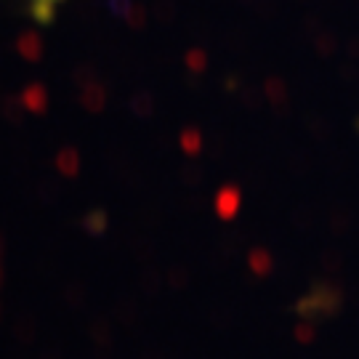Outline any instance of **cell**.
<instances>
[{
  "mask_svg": "<svg viewBox=\"0 0 359 359\" xmlns=\"http://www.w3.org/2000/svg\"><path fill=\"white\" fill-rule=\"evenodd\" d=\"M19 96H22V102H25L27 112H32V115H46V112H48L51 93H48V88H46L43 83H27Z\"/></svg>",
  "mask_w": 359,
  "mask_h": 359,
  "instance_id": "1",
  "label": "cell"
},
{
  "mask_svg": "<svg viewBox=\"0 0 359 359\" xmlns=\"http://www.w3.org/2000/svg\"><path fill=\"white\" fill-rule=\"evenodd\" d=\"M13 46H16L19 56H22L25 62H32V65H38L40 59H43V51H46L43 38H40V32H35V29H25V32L16 38Z\"/></svg>",
  "mask_w": 359,
  "mask_h": 359,
  "instance_id": "2",
  "label": "cell"
},
{
  "mask_svg": "<svg viewBox=\"0 0 359 359\" xmlns=\"http://www.w3.org/2000/svg\"><path fill=\"white\" fill-rule=\"evenodd\" d=\"M11 335L16 344H22V346H29V344H35V338H38V320H35V314H29V311H22L16 322L11 325Z\"/></svg>",
  "mask_w": 359,
  "mask_h": 359,
  "instance_id": "3",
  "label": "cell"
},
{
  "mask_svg": "<svg viewBox=\"0 0 359 359\" xmlns=\"http://www.w3.org/2000/svg\"><path fill=\"white\" fill-rule=\"evenodd\" d=\"M25 112L27 107L22 102L19 93H3V102H0V117L11 126H22L25 123Z\"/></svg>",
  "mask_w": 359,
  "mask_h": 359,
  "instance_id": "4",
  "label": "cell"
},
{
  "mask_svg": "<svg viewBox=\"0 0 359 359\" xmlns=\"http://www.w3.org/2000/svg\"><path fill=\"white\" fill-rule=\"evenodd\" d=\"M56 0H29L27 16L40 27H51L56 22Z\"/></svg>",
  "mask_w": 359,
  "mask_h": 359,
  "instance_id": "5",
  "label": "cell"
},
{
  "mask_svg": "<svg viewBox=\"0 0 359 359\" xmlns=\"http://www.w3.org/2000/svg\"><path fill=\"white\" fill-rule=\"evenodd\" d=\"M104 104H107V88L99 83H88L80 90V107L88 109V112H102Z\"/></svg>",
  "mask_w": 359,
  "mask_h": 359,
  "instance_id": "6",
  "label": "cell"
},
{
  "mask_svg": "<svg viewBox=\"0 0 359 359\" xmlns=\"http://www.w3.org/2000/svg\"><path fill=\"white\" fill-rule=\"evenodd\" d=\"M53 165H56V170L65 179H75L77 173H80V152H77L75 147H65L62 152L53 157Z\"/></svg>",
  "mask_w": 359,
  "mask_h": 359,
  "instance_id": "7",
  "label": "cell"
},
{
  "mask_svg": "<svg viewBox=\"0 0 359 359\" xmlns=\"http://www.w3.org/2000/svg\"><path fill=\"white\" fill-rule=\"evenodd\" d=\"M80 226H83V231H88V234H93V237H99V234L107 229V213H104L102 208H93V210H88L86 216L80 218Z\"/></svg>",
  "mask_w": 359,
  "mask_h": 359,
  "instance_id": "8",
  "label": "cell"
},
{
  "mask_svg": "<svg viewBox=\"0 0 359 359\" xmlns=\"http://www.w3.org/2000/svg\"><path fill=\"white\" fill-rule=\"evenodd\" d=\"M35 197H38V203H43V205H53L59 200V181L40 179L35 184Z\"/></svg>",
  "mask_w": 359,
  "mask_h": 359,
  "instance_id": "9",
  "label": "cell"
},
{
  "mask_svg": "<svg viewBox=\"0 0 359 359\" xmlns=\"http://www.w3.org/2000/svg\"><path fill=\"white\" fill-rule=\"evenodd\" d=\"M62 298H65V304L69 309H83V304H86V287H83V283H69L65 287Z\"/></svg>",
  "mask_w": 359,
  "mask_h": 359,
  "instance_id": "10",
  "label": "cell"
},
{
  "mask_svg": "<svg viewBox=\"0 0 359 359\" xmlns=\"http://www.w3.org/2000/svg\"><path fill=\"white\" fill-rule=\"evenodd\" d=\"M69 77H72V83H75V86L83 88V86L93 83V77H96V67L90 65V62H80V65L72 69V75Z\"/></svg>",
  "mask_w": 359,
  "mask_h": 359,
  "instance_id": "11",
  "label": "cell"
},
{
  "mask_svg": "<svg viewBox=\"0 0 359 359\" xmlns=\"http://www.w3.org/2000/svg\"><path fill=\"white\" fill-rule=\"evenodd\" d=\"M234 205H237V194L231 192V189H224V192L218 194V213L224 218H229L234 213Z\"/></svg>",
  "mask_w": 359,
  "mask_h": 359,
  "instance_id": "12",
  "label": "cell"
},
{
  "mask_svg": "<svg viewBox=\"0 0 359 359\" xmlns=\"http://www.w3.org/2000/svg\"><path fill=\"white\" fill-rule=\"evenodd\" d=\"M75 13L80 19H86V22H93L96 13H99V3H96V0H77Z\"/></svg>",
  "mask_w": 359,
  "mask_h": 359,
  "instance_id": "13",
  "label": "cell"
},
{
  "mask_svg": "<svg viewBox=\"0 0 359 359\" xmlns=\"http://www.w3.org/2000/svg\"><path fill=\"white\" fill-rule=\"evenodd\" d=\"M90 338H93L96 344H102V346H107V344L112 341V333H109L107 322H104V320H96V322H93V325H90Z\"/></svg>",
  "mask_w": 359,
  "mask_h": 359,
  "instance_id": "14",
  "label": "cell"
},
{
  "mask_svg": "<svg viewBox=\"0 0 359 359\" xmlns=\"http://www.w3.org/2000/svg\"><path fill=\"white\" fill-rule=\"evenodd\" d=\"M126 22H128V27H133V29H142V27L147 25V8H144V6H130Z\"/></svg>",
  "mask_w": 359,
  "mask_h": 359,
  "instance_id": "15",
  "label": "cell"
},
{
  "mask_svg": "<svg viewBox=\"0 0 359 359\" xmlns=\"http://www.w3.org/2000/svg\"><path fill=\"white\" fill-rule=\"evenodd\" d=\"M173 13H176V6H173L170 0H157V3H154V16H157L160 22H170Z\"/></svg>",
  "mask_w": 359,
  "mask_h": 359,
  "instance_id": "16",
  "label": "cell"
},
{
  "mask_svg": "<svg viewBox=\"0 0 359 359\" xmlns=\"http://www.w3.org/2000/svg\"><path fill=\"white\" fill-rule=\"evenodd\" d=\"M187 65L192 67L194 72H200V69H203V67L208 65L205 53L200 51V48H194V51H189V53H187Z\"/></svg>",
  "mask_w": 359,
  "mask_h": 359,
  "instance_id": "17",
  "label": "cell"
},
{
  "mask_svg": "<svg viewBox=\"0 0 359 359\" xmlns=\"http://www.w3.org/2000/svg\"><path fill=\"white\" fill-rule=\"evenodd\" d=\"M133 109H136L139 115H149V109H152V99H149V93H139V96L133 99Z\"/></svg>",
  "mask_w": 359,
  "mask_h": 359,
  "instance_id": "18",
  "label": "cell"
},
{
  "mask_svg": "<svg viewBox=\"0 0 359 359\" xmlns=\"http://www.w3.org/2000/svg\"><path fill=\"white\" fill-rule=\"evenodd\" d=\"M107 8L115 13V16H128L130 0H107Z\"/></svg>",
  "mask_w": 359,
  "mask_h": 359,
  "instance_id": "19",
  "label": "cell"
},
{
  "mask_svg": "<svg viewBox=\"0 0 359 359\" xmlns=\"http://www.w3.org/2000/svg\"><path fill=\"white\" fill-rule=\"evenodd\" d=\"M181 144H184L189 152H194V149L200 147V136H197V130H187V133L181 136Z\"/></svg>",
  "mask_w": 359,
  "mask_h": 359,
  "instance_id": "20",
  "label": "cell"
},
{
  "mask_svg": "<svg viewBox=\"0 0 359 359\" xmlns=\"http://www.w3.org/2000/svg\"><path fill=\"white\" fill-rule=\"evenodd\" d=\"M38 359H62V354H59V348H46Z\"/></svg>",
  "mask_w": 359,
  "mask_h": 359,
  "instance_id": "21",
  "label": "cell"
},
{
  "mask_svg": "<svg viewBox=\"0 0 359 359\" xmlns=\"http://www.w3.org/2000/svg\"><path fill=\"white\" fill-rule=\"evenodd\" d=\"M6 248H8V237H6V231L0 229V261L6 256Z\"/></svg>",
  "mask_w": 359,
  "mask_h": 359,
  "instance_id": "22",
  "label": "cell"
},
{
  "mask_svg": "<svg viewBox=\"0 0 359 359\" xmlns=\"http://www.w3.org/2000/svg\"><path fill=\"white\" fill-rule=\"evenodd\" d=\"M6 285V269H3V261H0V287Z\"/></svg>",
  "mask_w": 359,
  "mask_h": 359,
  "instance_id": "23",
  "label": "cell"
},
{
  "mask_svg": "<svg viewBox=\"0 0 359 359\" xmlns=\"http://www.w3.org/2000/svg\"><path fill=\"white\" fill-rule=\"evenodd\" d=\"M0 320H3V301H0Z\"/></svg>",
  "mask_w": 359,
  "mask_h": 359,
  "instance_id": "24",
  "label": "cell"
}]
</instances>
